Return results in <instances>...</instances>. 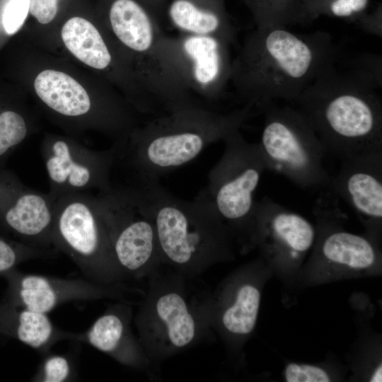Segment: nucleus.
<instances>
[{
	"instance_id": "1",
	"label": "nucleus",
	"mask_w": 382,
	"mask_h": 382,
	"mask_svg": "<svg viewBox=\"0 0 382 382\" xmlns=\"http://www.w3.org/2000/svg\"><path fill=\"white\" fill-rule=\"evenodd\" d=\"M337 57L328 32L256 28L232 59L230 82L243 105L260 112L270 102H293Z\"/></svg>"
},
{
	"instance_id": "2",
	"label": "nucleus",
	"mask_w": 382,
	"mask_h": 382,
	"mask_svg": "<svg viewBox=\"0 0 382 382\" xmlns=\"http://www.w3.org/2000/svg\"><path fill=\"white\" fill-rule=\"evenodd\" d=\"M336 62L292 102L294 107L325 152L343 160L382 150L381 86L348 68L339 69Z\"/></svg>"
},
{
	"instance_id": "3",
	"label": "nucleus",
	"mask_w": 382,
	"mask_h": 382,
	"mask_svg": "<svg viewBox=\"0 0 382 382\" xmlns=\"http://www.w3.org/2000/svg\"><path fill=\"white\" fill-rule=\"evenodd\" d=\"M255 112L247 105L229 112L193 105L157 115L116 140L114 168L125 170L127 175L159 179L240 129Z\"/></svg>"
},
{
	"instance_id": "4",
	"label": "nucleus",
	"mask_w": 382,
	"mask_h": 382,
	"mask_svg": "<svg viewBox=\"0 0 382 382\" xmlns=\"http://www.w3.org/2000/svg\"><path fill=\"white\" fill-rule=\"evenodd\" d=\"M159 179L127 175L123 184L152 220L161 259L195 269L228 255L226 225L199 192L193 201L171 194Z\"/></svg>"
},
{
	"instance_id": "5",
	"label": "nucleus",
	"mask_w": 382,
	"mask_h": 382,
	"mask_svg": "<svg viewBox=\"0 0 382 382\" xmlns=\"http://www.w3.org/2000/svg\"><path fill=\"white\" fill-rule=\"evenodd\" d=\"M52 241L53 248L71 259L84 278L103 285L118 284L123 279L95 194L69 193L54 199Z\"/></svg>"
},
{
	"instance_id": "6",
	"label": "nucleus",
	"mask_w": 382,
	"mask_h": 382,
	"mask_svg": "<svg viewBox=\"0 0 382 382\" xmlns=\"http://www.w3.org/2000/svg\"><path fill=\"white\" fill-rule=\"evenodd\" d=\"M257 142L267 170L302 188L328 189L331 177L323 164L325 150L303 115L295 108L270 102L263 105Z\"/></svg>"
},
{
	"instance_id": "7",
	"label": "nucleus",
	"mask_w": 382,
	"mask_h": 382,
	"mask_svg": "<svg viewBox=\"0 0 382 382\" xmlns=\"http://www.w3.org/2000/svg\"><path fill=\"white\" fill-rule=\"evenodd\" d=\"M223 154L200 192L230 231L253 237L255 194L267 167L257 143L248 142L240 129L223 139Z\"/></svg>"
},
{
	"instance_id": "8",
	"label": "nucleus",
	"mask_w": 382,
	"mask_h": 382,
	"mask_svg": "<svg viewBox=\"0 0 382 382\" xmlns=\"http://www.w3.org/2000/svg\"><path fill=\"white\" fill-rule=\"evenodd\" d=\"M230 45L212 35H163L160 48L163 63L176 83L197 100L212 103L221 98L230 82Z\"/></svg>"
},
{
	"instance_id": "9",
	"label": "nucleus",
	"mask_w": 382,
	"mask_h": 382,
	"mask_svg": "<svg viewBox=\"0 0 382 382\" xmlns=\"http://www.w3.org/2000/svg\"><path fill=\"white\" fill-rule=\"evenodd\" d=\"M95 196L124 277L140 275L161 259L154 223L129 191L112 183L109 190Z\"/></svg>"
},
{
	"instance_id": "10",
	"label": "nucleus",
	"mask_w": 382,
	"mask_h": 382,
	"mask_svg": "<svg viewBox=\"0 0 382 382\" xmlns=\"http://www.w3.org/2000/svg\"><path fill=\"white\" fill-rule=\"evenodd\" d=\"M40 151L50 184L48 193L54 199L69 193L105 192L112 186L115 143L106 150H93L71 139L50 137Z\"/></svg>"
},
{
	"instance_id": "11",
	"label": "nucleus",
	"mask_w": 382,
	"mask_h": 382,
	"mask_svg": "<svg viewBox=\"0 0 382 382\" xmlns=\"http://www.w3.org/2000/svg\"><path fill=\"white\" fill-rule=\"evenodd\" d=\"M6 282L4 300L16 306L48 314L72 301L126 299L128 289L120 284L103 285L83 278H61L23 273L16 268L0 274Z\"/></svg>"
},
{
	"instance_id": "12",
	"label": "nucleus",
	"mask_w": 382,
	"mask_h": 382,
	"mask_svg": "<svg viewBox=\"0 0 382 382\" xmlns=\"http://www.w3.org/2000/svg\"><path fill=\"white\" fill-rule=\"evenodd\" d=\"M54 216V199L48 192L27 187L6 167L0 169V229L25 244L55 250Z\"/></svg>"
},
{
	"instance_id": "13",
	"label": "nucleus",
	"mask_w": 382,
	"mask_h": 382,
	"mask_svg": "<svg viewBox=\"0 0 382 382\" xmlns=\"http://www.w3.org/2000/svg\"><path fill=\"white\" fill-rule=\"evenodd\" d=\"M253 238L269 257L296 262L313 245L316 231L303 216L265 196L255 203Z\"/></svg>"
},
{
	"instance_id": "14",
	"label": "nucleus",
	"mask_w": 382,
	"mask_h": 382,
	"mask_svg": "<svg viewBox=\"0 0 382 382\" xmlns=\"http://www.w3.org/2000/svg\"><path fill=\"white\" fill-rule=\"evenodd\" d=\"M328 189L346 202L369 230H378L382 221V150L343 159Z\"/></svg>"
},
{
	"instance_id": "15",
	"label": "nucleus",
	"mask_w": 382,
	"mask_h": 382,
	"mask_svg": "<svg viewBox=\"0 0 382 382\" xmlns=\"http://www.w3.org/2000/svg\"><path fill=\"white\" fill-rule=\"evenodd\" d=\"M151 311L137 323L144 342L151 338L160 347L176 351L196 338L197 318L180 292L168 290L160 294L153 301Z\"/></svg>"
},
{
	"instance_id": "16",
	"label": "nucleus",
	"mask_w": 382,
	"mask_h": 382,
	"mask_svg": "<svg viewBox=\"0 0 382 382\" xmlns=\"http://www.w3.org/2000/svg\"><path fill=\"white\" fill-rule=\"evenodd\" d=\"M130 311L126 305L106 311L82 332H75L74 341L86 343L126 365L139 363V346L129 328Z\"/></svg>"
},
{
	"instance_id": "17",
	"label": "nucleus",
	"mask_w": 382,
	"mask_h": 382,
	"mask_svg": "<svg viewBox=\"0 0 382 382\" xmlns=\"http://www.w3.org/2000/svg\"><path fill=\"white\" fill-rule=\"evenodd\" d=\"M166 13L171 25L182 34L212 35L231 44L236 30L222 0H170Z\"/></svg>"
},
{
	"instance_id": "18",
	"label": "nucleus",
	"mask_w": 382,
	"mask_h": 382,
	"mask_svg": "<svg viewBox=\"0 0 382 382\" xmlns=\"http://www.w3.org/2000/svg\"><path fill=\"white\" fill-rule=\"evenodd\" d=\"M74 335L56 327L46 313L0 301V336L46 353L58 342L74 341Z\"/></svg>"
},
{
	"instance_id": "19",
	"label": "nucleus",
	"mask_w": 382,
	"mask_h": 382,
	"mask_svg": "<svg viewBox=\"0 0 382 382\" xmlns=\"http://www.w3.org/2000/svg\"><path fill=\"white\" fill-rule=\"evenodd\" d=\"M34 88L42 103L60 116L79 118L93 111V103L84 88L62 71L47 69L35 78Z\"/></svg>"
},
{
	"instance_id": "20",
	"label": "nucleus",
	"mask_w": 382,
	"mask_h": 382,
	"mask_svg": "<svg viewBox=\"0 0 382 382\" xmlns=\"http://www.w3.org/2000/svg\"><path fill=\"white\" fill-rule=\"evenodd\" d=\"M61 36L66 48L81 62L98 70L111 67L113 57L103 37L90 21L73 17L63 25Z\"/></svg>"
},
{
	"instance_id": "21",
	"label": "nucleus",
	"mask_w": 382,
	"mask_h": 382,
	"mask_svg": "<svg viewBox=\"0 0 382 382\" xmlns=\"http://www.w3.org/2000/svg\"><path fill=\"white\" fill-rule=\"evenodd\" d=\"M260 298V291L255 284H241L221 312V322L224 328L233 335L250 334L256 325Z\"/></svg>"
},
{
	"instance_id": "22",
	"label": "nucleus",
	"mask_w": 382,
	"mask_h": 382,
	"mask_svg": "<svg viewBox=\"0 0 382 382\" xmlns=\"http://www.w3.org/2000/svg\"><path fill=\"white\" fill-rule=\"evenodd\" d=\"M251 8L257 28L287 27L306 20L292 7L291 0H243Z\"/></svg>"
},
{
	"instance_id": "23",
	"label": "nucleus",
	"mask_w": 382,
	"mask_h": 382,
	"mask_svg": "<svg viewBox=\"0 0 382 382\" xmlns=\"http://www.w3.org/2000/svg\"><path fill=\"white\" fill-rule=\"evenodd\" d=\"M58 252L36 248L0 235V274L23 262L54 257Z\"/></svg>"
},
{
	"instance_id": "24",
	"label": "nucleus",
	"mask_w": 382,
	"mask_h": 382,
	"mask_svg": "<svg viewBox=\"0 0 382 382\" xmlns=\"http://www.w3.org/2000/svg\"><path fill=\"white\" fill-rule=\"evenodd\" d=\"M76 377V363L71 355L47 354L30 380L35 382H66L74 381Z\"/></svg>"
},
{
	"instance_id": "25",
	"label": "nucleus",
	"mask_w": 382,
	"mask_h": 382,
	"mask_svg": "<svg viewBox=\"0 0 382 382\" xmlns=\"http://www.w3.org/2000/svg\"><path fill=\"white\" fill-rule=\"evenodd\" d=\"M287 382H328L329 374L323 368L311 364L290 363L284 370Z\"/></svg>"
},
{
	"instance_id": "26",
	"label": "nucleus",
	"mask_w": 382,
	"mask_h": 382,
	"mask_svg": "<svg viewBox=\"0 0 382 382\" xmlns=\"http://www.w3.org/2000/svg\"><path fill=\"white\" fill-rule=\"evenodd\" d=\"M30 0H9L2 13V24L6 33H16L23 25L29 12Z\"/></svg>"
},
{
	"instance_id": "27",
	"label": "nucleus",
	"mask_w": 382,
	"mask_h": 382,
	"mask_svg": "<svg viewBox=\"0 0 382 382\" xmlns=\"http://www.w3.org/2000/svg\"><path fill=\"white\" fill-rule=\"evenodd\" d=\"M59 0H30L29 11L39 23L47 24L57 15Z\"/></svg>"
},
{
	"instance_id": "28",
	"label": "nucleus",
	"mask_w": 382,
	"mask_h": 382,
	"mask_svg": "<svg viewBox=\"0 0 382 382\" xmlns=\"http://www.w3.org/2000/svg\"><path fill=\"white\" fill-rule=\"evenodd\" d=\"M367 4L368 0H332L329 9L335 16L349 18L361 13Z\"/></svg>"
},
{
	"instance_id": "29",
	"label": "nucleus",
	"mask_w": 382,
	"mask_h": 382,
	"mask_svg": "<svg viewBox=\"0 0 382 382\" xmlns=\"http://www.w3.org/2000/svg\"><path fill=\"white\" fill-rule=\"evenodd\" d=\"M149 8L158 18L161 16L168 0H139Z\"/></svg>"
},
{
	"instance_id": "30",
	"label": "nucleus",
	"mask_w": 382,
	"mask_h": 382,
	"mask_svg": "<svg viewBox=\"0 0 382 382\" xmlns=\"http://www.w3.org/2000/svg\"><path fill=\"white\" fill-rule=\"evenodd\" d=\"M382 371V367H381V364H380L374 370L369 381L371 382H381L382 381V378H381L382 371Z\"/></svg>"
}]
</instances>
